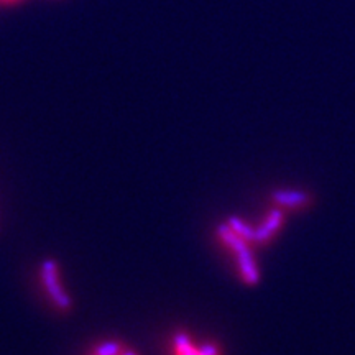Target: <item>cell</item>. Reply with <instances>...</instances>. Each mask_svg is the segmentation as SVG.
I'll use <instances>...</instances> for the list:
<instances>
[{
  "label": "cell",
  "instance_id": "2",
  "mask_svg": "<svg viewBox=\"0 0 355 355\" xmlns=\"http://www.w3.org/2000/svg\"><path fill=\"white\" fill-rule=\"evenodd\" d=\"M40 282L44 293H46L50 303L55 306V309L60 313H69L73 308V298L66 290L63 277H61V268L56 260L48 259L43 260L40 265Z\"/></svg>",
  "mask_w": 355,
  "mask_h": 355
},
{
  "label": "cell",
  "instance_id": "5",
  "mask_svg": "<svg viewBox=\"0 0 355 355\" xmlns=\"http://www.w3.org/2000/svg\"><path fill=\"white\" fill-rule=\"evenodd\" d=\"M25 2V0H0V6L2 7H12V6H19V3Z\"/></svg>",
  "mask_w": 355,
  "mask_h": 355
},
{
  "label": "cell",
  "instance_id": "4",
  "mask_svg": "<svg viewBox=\"0 0 355 355\" xmlns=\"http://www.w3.org/2000/svg\"><path fill=\"white\" fill-rule=\"evenodd\" d=\"M127 349V344L121 339H105L91 347L87 355H122Z\"/></svg>",
  "mask_w": 355,
  "mask_h": 355
},
{
  "label": "cell",
  "instance_id": "3",
  "mask_svg": "<svg viewBox=\"0 0 355 355\" xmlns=\"http://www.w3.org/2000/svg\"><path fill=\"white\" fill-rule=\"evenodd\" d=\"M173 355H224L220 345L209 340H198L189 332L178 331L171 337Z\"/></svg>",
  "mask_w": 355,
  "mask_h": 355
},
{
  "label": "cell",
  "instance_id": "6",
  "mask_svg": "<svg viewBox=\"0 0 355 355\" xmlns=\"http://www.w3.org/2000/svg\"><path fill=\"white\" fill-rule=\"evenodd\" d=\"M122 355H140L139 352H137V350H133V349H130V347H127L125 350H123V354Z\"/></svg>",
  "mask_w": 355,
  "mask_h": 355
},
{
  "label": "cell",
  "instance_id": "1",
  "mask_svg": "<svg viewBox=\"0 0 355 355\" xmlns=\"http://www.w3.org/2000/svg\"><path fill=\"white\" fill-rule=\"evenodd\" d=\"M217 235L229 248L232 254L237 257L239 275L247 285H255L259 282V270H257L255 261L252 259L250 245L248 242L254 241V230H250L239 219H230L217 229Z\"/></svg>",
  "mask_w": 355,
  "mask_h": 355
}]
</instances>
